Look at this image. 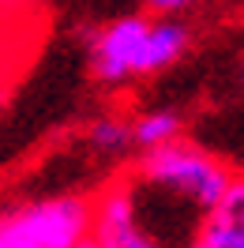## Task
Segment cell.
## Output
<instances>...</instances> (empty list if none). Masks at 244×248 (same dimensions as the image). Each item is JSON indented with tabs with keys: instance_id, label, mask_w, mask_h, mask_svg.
<instances>
[{
	"instance_id": "11",
	"label": "cell",
	"mask_w": 244,
	"mask_h": 248,
	"mask_svg": "<svg viewBox=\"0 0 244 248\" xmlns=\"http://www.w3.org/2000/svg\"><path fill=\"white\" fill-rule=\"evenodd\" d=\"M241 83H244V57H241Z\"/></svg>"
},
{
	"instance_id": "7",
	"label": "cell",
	"mask_w": 244,
	"mask_h": 248,
	"mask_svg": "<svg viewBox=\"0 0 244 248\" xmlns=\"http://www.w3.org/2000/svg\"><path fill=\"white\" fill-rule=\"evenodd\" d=\"M181 136H184V121L177 109H151V113L132 121V147H139V151L166 147Z\"/></svg>"
},
{
	"instance_id": "1",
	"label": "cell",
	"mask_w": 244,
	"mask_h": 248,
	"mask_svg": "<svg viewBox=\"0 0 244 248\" xmlns=\"http://www.w3.org/2000/svg\"><path fill=\"white\" fill-rule=\"evenodd\" d=\"M136 185L151 188L158 196H173L184 207L207 215L226 196V188L233 185V173L222 158H214L211 151H203V147H196L181 136L166 147L143 151L136 166Z\"/></svg>"
},
{
	"instance_id": "12",
	"label": "cell",
	"mask_w": 244,
	"mask_h": 248,
	"mask_svg": "<svg viewBox=\"0 0 244 248\" xmlns=\"http://www.w3.org/2000/svg\"><path fill=\"white\" fill-rule=\"evenodd\" d=\"M79 248H94V245H91V241H83V245H79Z\"/></svg>"
},
{
	"instance_id": "2",
	"label": "cell",
	"mask_w": 244,
	"mask_h": 248,
	"mask_svg": "<svg viewBox=\"0 0 244 248\" xmlns=\"http://www.w3.org/2000/svg\"><path fill=\"white\" fill-rule=\"evenodd\" d=\"M91 233V196L61 192L0 207V248H79Z\"/></svg>"
},
{
	"instance_id": "4",
	"label": "cell",
	"mask_w": 244,
	"mask_h": 248,
	"mask_svg": "<svg viewBox=\"0 0 244 248\" xmlns=\"http://www.w3.org/2000/svg\"><path fill=\"white\" fill-rule=\"evenodd\" d=\"M94 248H162L139 211V196L132 181H109L91 196V233Z\"/></svg>"
},
{
	"instance_id": "5",
	"label": "cell",
	"mask_w": 244,
	"mask_h": 248,
	"mask_svg": "<svg viewBox=\"0 0 244 248\" xmlns=\"http://www.w3.org/2000/svg\"><path fill=\"white\" fill-rule=\"evenodd\" d=\"M181 248H244V177H233L226 196L203 215Z\"/></svg>"
},
{
	"instance_id": "9",
	"label": "cell",
	"mask_w": 244,
	"mask_h": 248,
	"mask_svg": "<svg viewBox=\"0 0 244 248\" xmlns=\"http://www.w3.org/2000/svg\"><path fill=\"white\" fill-rule=\"evenodd\" d=\"M46 0H0V19L4 23H23V19H42Z\"/></svg>"
},
{
	"instance_id": "10",
	"label": "cell",
	"mask_w": 244,
	"mask_h": 248,
	"mask_svg": "<svg viewBox=\"0 0 244 248\" xmlns=\"http://www.w3.org/2000/svg\"><path fill=\"white\" fill-rule=\"evenodd\" d=\"M143 4H147V12H154V16H162V19H173L177 12L192 8L196 0H143Z\"/></svg>"
},
{
	"instance_id": "3",
	"label": "cell",
	"mask_w": 244,
	"mask_h": 248,
	"mask_svg": "<svg viewBox=\"0 0 244 248\" xmlns=\"http://www.w3.org/2000/svg\"><path fill=\"white\" fill-rule=\"evenodd\" d=\"M151 23L154 16H121L91 34V72L106 87L154 76L151 68Z\"/></svg>"
},
{
	"instance_id": "8",
	"label": "cell",
	"mask_w": 244,
	"mask_h": 248,
	"mask_svg": "<svg viewBox=\"0 0 244 248\" xmlns=\"http://www.w3.org/2000/svg\"><path fill=\"white\" fill-rule=\"evenodd\" d=\"M87 140L102 155H121L124 147H132V121H124L121 113H102L87 128Z\"/></svg>"
},
{
	"instance_id": "6",
	"label": "cell",
	"mask_w": 244,
	"mask_h": 248,
	"mask_svg": "<svg viewBox=\"0 0 244 248\" xmlns=\"http://www.w3.org/2000/svg\"><path fill=\"white\" fill-rule=\"evenodd\" d=\"M38 42H42V19H23V23L0 19V98L27 72V64L38 53Z\"/></svg>"
}]
</instances>
